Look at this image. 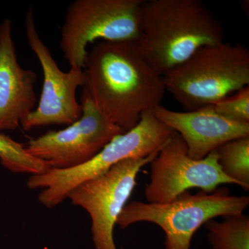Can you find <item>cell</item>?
<instances>
[{"instance_id":"cell-15","label":"cell","mask_w":249,"mask_h":249,"mask_svg":"<svg viewBox=\"0 0 249 249\" xmlns=\"http://www.w3.org/2000/svg\"><path fill=\"white\" fill-rule=\"evenodd\" d=\"M0 162L5 168L16 173L41 175L51 168L43 160H37L28 153L24 145L1 133Z\"/></svg>"},{"instance_id":"cell-14","label":"cell","mask_w":249,"mask_h":249,"mask_svg":"<svg viewBox=\"0 0 249 249\" xmlns=\"http://www.w3.org/2000/svg\"><path fill=\"white\" fill-rule=\"evenodd\" d=\"M223 173L246 191L249 190V137L229 141L215 150Z\"/></svg>"},{"instance_id":"cell-8","label":"cell","mask_w":249,"mask_h":249,"mask_svg":"<svg viewBox=\"0 0 249 249\" xmlns=\"http://www.w3.org/2000/svg\"><path fill=\"white\" fill-rule=\"evenodd\" d=\"M160 152V151H159ZM121 161L102 176L82 183L70 192L67 198L89 214L91 233L96 249H118L114 229L130 197L142 167L158 155Z\"/></svg>"},{"instance_id":"cell-3","label":"cell","mask_w":249,"mask_h":249,"mask_svg":"<svg viewBox=\"0 0 249 249\" xmlns=\"http://www.w3.org/2000/svg\"><path fill=\"white\" fill-rule=\"evenodd\" d=\"M166 91L188 111L211 106L249 85V52L240 44L206 46L163 75Z\"/></svg>"},{"instance_id":"cell-9","label":"cell","mask_w":249,"mask_h":249,"mask_svg":"<svg viewBox=\"0 0 249 249\" xmlns=\"http://www.w3.org/2000/svg\"><path fill=\"white\" fill-rule=\"evenodd\" d=\"M150 164V181L145 196L152 204L169 203L193 188L211 193L220 185H236L223 173L215 150L202 160L192 159L186 143L175 132Z\"/></svg>"},{"instance_id":"cell-12","label":"cell","mask_w":249,"mask_h":249,"mask_svg":"<svg viewBox=\"0 0 249 249\" xmlns=\"http://www.w3.org/2000/svg\"><path fill=\"white\" fill-rule=\"evenodd\" d=\"M37 76L18 62L12 34V22L0 24V132L15 130L35 109Z\"/></svg>"},{"instance_id":"cell-13","label":"cell","mask_w":249,"mask_h":249,"mask_svg":"<svg viewBox=\"0 0 249 249\" xmlns=\"http://www.w3.org/2000/svg\"><path fill=\"white\" fill-rule=\"evenodd\" d=\"M222 222L214 219L205 223L213 249H249L248 215L229 216Z\"/></svg>"},{"instance_id":"cell-7","label":"cell","mask_w":249,"mask_h":249,"mask_svg":"<svg viewBox=\"0 0 249 249\" xmlns=\"http://www.w3.org/2000/svg\"><path fill=\"white\" fill-rule=\"evenodd\" d=\"M82 115L65 129L50 131L26 144L31 156L51 168L67 169L88 161L116 136L124 133L101 112L83 88Z\"/></svg>"},{"instance_id":"cell-11","label":"cell","mask_w":249,"mask_h":249,"mask_svg":"<svg viewBox=\"0 0 249 249\" xmlns=\"http://www.w3.org/2000/svg\"><path fill=\"white\" fill-rule=\"evenodd\" d=\"M152 113L162 124L179 134L188 155L194 160H202L229 141L249 137V124L226 119L210 106L187 111L170 110L159 106Z\"/></svg>"},{"instance_id":"cell-5","label":"cell","mask_w":249,"mask_h":249,"mask_svg":"<svg viewBox=\"0 0 249 249\" xmlns=\"http://www.w3.org/2000/svg\"><path fill=\"white\" fill-rule=\"evenodd\" d=\"M249 205L248 196H231L226 187L211 193L187 191L165 204L132 201L116 224L125 229L135 223H153L165 232V249H191L193 235L205 223L217 217L242 215Z\"/></svg>"},{"instance_id":"cell-10","label":"cell","mask_w":249,"mask_h":249,"mask_svg":"<svg viewBox=\"0 0 249 249\" xmlns=\"http://www.w3.org/2000/svg\"><path fill=\"white\" fill-rule=\"evenodd\" d=\"M26 36L29 47L40 62L43 72L42 94L37 107L22 121L25 131L51 124L70 125L82 115L81 104L77 101L76 91L85 86L83 69L70 67L62 71L44 43L36 29L32 7L25 16Z\"/></svg>"},{"instance_id":"cell-16","label":"cell","mask_w":249,"mask_h":249,"mask_svg":"<svg viewBox=\"0 0 249 249\" xmlns=\"http://www.w3.org/2000/svg\"><path fill=\"white\" fill-rule=\"evenodd\" d=\"M210 106L226 119L249 124V86L239 90L233 96H228Z\"/></svg>"},{"instance_id":"cell-1","label":"cell","mask_w":249,"mask_h":249,"mask_svg":"<svg viewBox=\"0 0 249 249\" xmlns=\"http://www.w3.org/2000/svg\"><path fill=\"white\" fill-rule=\"evenodd\" d=\"M84 89L93 104L124 132L160 106L165 85L135 42L101 41L88 52Z\"/></svg>"},{"instance_id":"cell-6","label":"cell","mask_w":249,"mask_h":249,"mask_svg":"<svg viewBox=\"0 0 249 249\" xmlns=\"http://www.w3.org/2000/svg\"><path fill=\"white\" fill-rule=\"evenodd\" d=\"M144 0H76L69 5L60 47L70 67L84 68L88 46L96 40L137 42Z\"/></svg>"},{"instance_id":"cell-4","label":"cell","mask_w":249,"mask_h":249,"mask_svg":"<svg viewBox=\"0 0 249 249\" xmlns=\"http://www.w3.org/2000/svg\"><path fill=\"white\" fill-rule=\"evenodd\" d=\"M174 132L159 121L152 111H146L135 127L116 136L88 161L73 168H50L47 173L31 175L27 186L31 189H43L39 201L45 207L53 209L77 186L102 176L121 161L143 158L160 151Z\"/></svg>"},{"instance_id":"cell-2","label":"cell","mask_w":249,"mask_h":249,"mask_svg":"<svg viewBox=\"0 0 249 249\" xmlns=\"http://www.w3.org/2000/svg\"><path fill=\"white\" fill-rule=\"evenodd\" d=\"M224 37L222 24L199 0H144L136 43L163 76L202 47L224 42Z\"/></svg>"}]
</instances>
